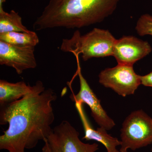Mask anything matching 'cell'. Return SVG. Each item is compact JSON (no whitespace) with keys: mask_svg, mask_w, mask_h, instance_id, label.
Returning <instances> with one entry per match:
<instances>
[{"mask_svg":"<svg viewBox=\"0 0 152 152\" xmlns=\"http://www.w3.org/2000/svg\"><path fill=\"white\" fill-rule=\"evenodd\" d=\"M45 142V145L42 149V152H52L51 151L50 147L49 146L47 140L44 141Z\"/></svg>","mask_w":152,"mask_h":152,"instance_id":"2e32d148","label":"cell"},{"mask_svg":"<svg viewBox=\"0 0 152 152\" xmlns=\"http://www.w3.org/2000/svg\"><path fill=\"white\" fill-rule=\"evenodd\" d=\"M99 77L101 84L123 97L134 94L141 84V76L136 73L132 66L118 64L102 71Z\"/></svg>","mask_w":152,"mask_h":152,"instance_id":"5b68a950","label":"cell"},{"mask_svg":"<svg viewBox=\"0 0 152 152\" xmlns=\"http://www.w3.org/2000/svg\"><path fill=\"white\" fill-rule=\"evenodd\" d=\"M57 95L45 90L38 80L32 91L19 100L1 106V125L9 124L0 136V149L9 152H25L34 148L40 140H47L55 120L52 103Z\"/></svg>","mask_w":152,"mask_h":152,"instance_id":"6da1fadb","label":"cell"},{"mask_svg":"<svg viewBox=\"0 0 152 152\" xmlns=\"http://www.w3.org/2000/svg\"><path fill=\"white\" fill-rule=\"evenodd\" d=\"M121 0H50L33 24L37 31L81 28L101 23L115 10Z\"/></svg>","mask_w":152,"mask_h":152,"instance_id":"7a4b0ae2","label":"cell"},{"mask_svg":"<svg viewBox=\"0 0 152 152\" xmlns=\"http://www.w3.org/2000/svg\"><path fill=\"white\" fill-rule=\"evenodd\" d=\"M116 41L108 30L94 28L83 35L76 31L70 39H63L61 50L75 56L81 55L83 60L87 61L93 58L113 56Z\"/></svg>","mask_w":152,"mask_h":152,"instance_id":"3957f363","label":"cell"},{"mask_svg":"<svg viewBox=\"0 0 152 152\" xmlns=\"http://www.w3.org/2000/svg\"><path fill=\"white\" fill-rule=\"evenodd\" d=\"M152 48L147 41L133 36H124L116 39L113 56L118 64L132 66L149 54Z\"/></svg>","mask_w":152,"mask_h":152,"instance_id":"9c48e42d","label":"cell"},{"mask_svg":"<svg viewBox=\"0 0 152 152\" xmlns=\"http://www.w3.org/2000/svg\"><path fill=\"white\" fill-rule=\"evenodd\" d=\"M33 86L24 81L11 83L0 80V104L6 105L20 99L32 91Z\"/></svg>","mask_w":152,"mask_h":152,"instance_id":"8fae6325","label":"cell"},{"mask_svg":"<svg viewBox=\"0 0 152 152\" xmlns=\"http://www.w3.org/2000/svg\"><path fill=\"white\" fill-rule=\"evenodd\" d=\"M141 84L145 86L152 87V71L145 75L141 76Z\"/></svg>","mask_w":152,"mask_h":152,"instance_id":"9a60e30c","label":"cell"},{"mask_svg":"<svg viewBox=\"0 0 152 152\" xmlns=\"http://www.w3.org/2000/svg\"><path fill=\"white\" fill-rule=\"evenodd\" d=\"M151 151H152V149H151Z\"/></svg>","mask_w":152,"mask_h":152,"instance_id":"e0dca14e","label":"cell"},{"mask_svg":"<svg viewBox=\"0 0 152 152\" xmlns=\"http://www.w3.org/2000/svg\"><path fill=\"white\" fill-rule=\"evenodd\" d=\"M0 41L15 45L35 47L39 42L37 35L31 31L29 33L9 32L0 34Z\"/></svg>","mask_w":152,"mask_h":152,"instance_id":"4fadbf2b","label":"cell"},{"mask_svg":"<svg viewBox=\"0 0 152 152\" xmlns=\"http://www.w3.org/2000/svg\"><path fill=\"white\" fill-rule=\"evenodd\" d=\"M77 64V72L80 79V89L77 94H72L70 98L73 102L86 104L89 107L91 115L100 127L107 130L111 129L115 125L113 120L108 115L101 104V101L89 86L82 75L79 61V56H75Z\"/></svg>","mask_w":152,"mask_h":152,"instance_id":"52a82bcc","label":"cell"},{"mask_svg":"<svg viewBox=\"0 0 152 152\" xmlns=\"http://www.w3.org/2000/svg\"><path fill=\"white\" fill-rule=\"evenodd\" d=\"M120 152H128L152 144V118L142 110L131 113L121 129Z\"/></svg>","mask_w":152,"mask_h":152,"instance_id":"277c9868","label":"cell"},{"mask_svg":"<svg viewBox=\"0 0 152 152\" xmlns=\"http://www.w3.org/2000/svg\"><path fill=\"white\" fill-rule=\"evenodd\" d=\"M135 28L140 36H152V16L148 14L142 15L137 22Z\"/></svg>","mask_w":152,"mask_h":152,"instance_id":"5bb4252c","label":"cell"},{"mask_svg":"<svg viewBox=\"0 0 152 152\" xmlns=\"http://www.w3.org/2000/svg\"><path fill=\"white\" fill-rule=\"evenodd\" d=\"M29 33L31 31L23 25L18 13L12 10L7 12L3 7H0V34L9 32Z\"/></svg>","mask_w":152,"mask_h":152,"instance_id":"7c38bea8","label":"cell"},{"mask_svg":"<svg viewBox=\"0 0 152 152\" xmlns=\"http://www.w3.org/2000/svg\"><path fill=\"white\" fill-rule=\"evenodd\" d=\"M35 47L15 45L0 41V64L15 69L18 75L37 66Z\"/></svg>","mask_w":152,"mask_h":152,"instance_id":"ba28073f","label":"cell"},{"mask_svg":"<svg viewBox=\"0 0 152 152\" xmlns=\"http://www.w3.org/2000/svg\"><path fill=\"white\" fill-rule=\"evenodd\" d=\"M79 135L70 123L64 121L53 129L47 140L52 152H95L99 150L98 144L83 142Z\"/></svg>","mask_w":152,"mask_h":152,"instance_id":"8992f818","label":"cell"},{"mask_svg":"<svg viewBox=\"0 0 152 152\" xmlns=\"http://www.w3.org/2000/svg\"><path fill=\"white\" fill-rule=\"evenodd\" d=\"M76 109L81 120L85 132L83 140L87 141L95 140L99 142L105 147L107 152H120L116 147L121 145V142L118 139L109 134L107 130L100 127L95 129L90 124L83 109V104L75 103Z\"/></svg>","mask_w":152,"mask_h":152,"instance_id":"30bf717a","label":"cell"}]
</instances>
